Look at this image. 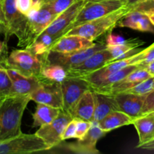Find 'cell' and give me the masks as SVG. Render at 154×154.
Here are the masks:
<instances>
[{"label":"cell","instance_id":"obj_45","mask_svg":"<svg viewBox=\"0 0 154 154\" xmlns=\"http://www.w3.org/2000/svg\"><path fill=\"white\" fill-rule=\"evenodd\" d=\"M50 1H51V0H46V2H45V4H46V3H48V2H50ZM44 5H45V4H44Z\"/></svg>","mask_w":154,"mask_h":154},{"label":"cell","instance_id":"obj_31","mask_svg":"<svg viewBox=\"0 0 154 154\" xmlns=\"http://www.w3.org/2000/svg\"><path fill=\"white\" fill-rule=\"evenodd\" d=\"M154 90V76H150L147 79L144 80L135 87L129 89L125 93H132L138 95H146ZM124 93V92H123Z\"/></svg>","mask_w":154,"mask_h":154},{"label":"cell","instance_id":"obj_43","mask_svg":"<svg viewBox=\"0 0 154 154\" xmlns=\"http://www.w3.org/2000/svg\"><path fill=\"white\" fill-rule=\"evenodd\" d=\"M149 16V17H150V20H151L152 23L154 25V14H147Z\"/></svg>","mask_w":154,"mask_h":154},{"label":"cell","instance_id":"obj_28","mask_svg":"<svg viewBox=\"0 0 154 154\" xmlns=\"http://www.w3.org/2000/svg\"><path fill=\"white\" fill-rule=\"evenodd\" d=\"M13 82L11 79L7 69L0 66V100L11 96Z\"/></svg>","mask_w":154,"mask_h":154},{"label":"cell","instance_id":"obj_44","mask_svg":"<svg viewBox=\"0 0 154 154\" xmlns=\"http://www.w3.org/2000/svg\"><path fill=\"white\" fill-rule=\"evenodd\" d=\"M87 2H97V1H102V0H86Z\"/></svg>","mask_w":154,"mask_h":154},{"label":"cell","instance_id":"obj_11","mask_svg":"<svg viewBox=\"0 0 154 154\" xmlns=\"http://www.w3.org/2000/svg\"><path fill=\"white\" fill-rule=\"evenodd\" d=\"M86 2V0L76 2L67 10L57 16L52 23L45 29V32L57 36L59 38L66 35V33L72 29V24Z\"/></svg>","mask_w":154,"mask_h":154},{"label":"cell","instance_id":"obj_34","mask_svg":"<svg viewBox=\"0 0 154 154\" xmlns=\"http://www.w3.org/2000/svg\"><path fill=\"white\" fill-rule=\"evenodd\" d=\"M154 111V90H152L150 93H147L146 96L145 101H144V105H143L142 110H141V115H145Z\"/></svg>","mask_w":154,"mask_h":154},{"label":"cell","instance_id":"obj_1","mask_svg":"<svg viewBox=\"0 0 154 154\" xmlns=\"http://www.w3.org/2000/svg\"><path fill=\"white\" fill-rule=\"evenodd\" d=\"M30 101V95H12L0 100V141L22 133L21 120Z\"/></svg>","mask_w":154,"mask_h":154},{"label":"cell","instance_id":"obj_7","mask_svg":"<svg viewBox=\"0 0 154 154\" xmlns=\"http://www.w3.org/2000/svg\"><path fill=\"white\" fill-rule=\"evenodd\" d=\"M125 6H127L125 0L87 2L77 16L75 22L72 24V29L85 23L110 14Z\"/></svg>","mask_w":154,"mask_h":154},{"label":"cell","instance_id":"obj_27","mask_svg":"<svg viewBox=\"0 0 154 154\" xmlns=\"http://www.w3.org/2000/svg\"><path fill=\"white\" fill-rule=\"evenodd\" d=\"M67 77L68 71L63 66L45 64L42 69L40 78L44 81L61 83Z\"/></svg>","mask_w":154,"mask_h":154},{"label":"cell","instance_id":"obj_30","mask_svg":"<svg viewBox=\"0 0 154 154\" xmlns=\"http://www.w3.org/2000/svg\"><path fill=\"white\" fill-rule=\"evenodd\" d=\"M79 0H51L45 4L55 16H59Z\"/></svg>","mask_w":154,"mask_h":154},{"label":"cell","instance_id":"obj_36","mask_svg":"<svg viewBox=\"0 0 154 154\" xmlns=\"http://www.w3.org/2000/svg\"><path fill=\"white\" fill-rule=\"evenodd\" d=\"M71 138H76V120L75 118L68 124L62 135L63 141Z\"/></svg>","mask_w":154,"mask_h":154},{"label":"cell","instance_id":"obj_25","mask_svg":"<svg viewBox=\"0 0 154 154\" xmlns=\"http://www.w3.org/2000/svg\"><path fill=\"white\" fill-rule=\"evenodd\" d=\"M133 119L120 111L110 113L103 120L99 122V126L106 132H111L117 128L132 124Z\"/></svg>","mask_w":154,"mask_h":154},{"label":"cell","instance_id":"obj_40","mask_svg":"<svg viewBox=\"0 0 154 154\" xmlns=\"http://www.w3.org/2000/svg\"><path fill=\"white\" fill-rule=\"evenodd\" d=\"M144 69H145L150 73V75L151 76H154V61L147 65V66H145Z\"/></svg>","mask_w":154,"mask_h":154},{"label":"cell","instance_id":"obj_10","mask_svg":"<svg viewBox=\"0 0 154 154\" xmlns=\"http://www.w3.org/2000/svg\"><path fill=\"white\" fill-rule=\"evenodd\" d=\"M74 119L72 114L62 109L59 115L51 123L41 126L35 134L43 138L52 148L62 141V135L69 123Z\"/></svg>","mask_w":154,"mask_h":154},{"label":"cell","instance_id":"obj_14","mask_svg":"<svg viewBox=\"0 0 154 154\" xmlns=\"http://www.w3.org/2000/svg\"><path fill=\"white\" fill-rule=\"evenodd\" d=\"M92 126L82 138L78 139L75 143L67 144L70 151L81 154H99L100 152L96 148L97 141L105 136L108 132L99 126V122L92 120Z\"/></svg>","mask_w":154,"mask_h":154},{"label":"cell","instance_id":"obj_23","mask_svg":"<svg viewBox=\"0 0 154 154\" xmlns=\"http://www.w3.org/2000/svg\"><path fill=\"white\" fill-rule=\"evenodd\" d=\"M95 111V101L93 91L89 90L85 92L77 104L72 114L74 118L81 119L86 121L93 120Z\"/></svg>","mask_w":154,"mask_h":154},{"label":"cell","instance_id":"obj_16","mask_svg":"<svg viewBox=\"0 0 154 154\" xmlns=\"http://www.w3.org/2000/svg\"><path fill=\"white\" fill-rule=\"evenodd\" d=\"M113 96H114L119 111L128 114L132 119L141 115L147 94L138 95L124 92Z\"/></svg>","mask_w":154,"mask_h":154},{"label":"cell","instance_id":"obj_17","mask_svg":"<svg viewBox=\"0 0 154 154\" xmlns=\"http://www.w3.org/2000/svg\"><path fill=\"white\" fill-rule=\"evenodd\" d=\"M151 75L144 68H138L135 71L129 74L127 77L123 78V80L119 82L109 86L105 88L99 89V90H94V91L99 92V93H106L109 95H116L120 93L127 91L129 89L135 87L140 83L147 79Z\"/></svg>","mask_w":154,"mask_h":154},{"label":"cell","instance_id":"obj_21","mask_svg":"<svg viewBox=\"0 0 154 154\" xmlns=\"http://www.w3.org/2000/svg\"><path fill=\"white\" fill-rule=\"evenodd\" d=\"M132 124L138 132L139 142L136 147L154 138V114H148L133 119Z\"/></svg>","mask_w":154,"mask_h":154},{"label":"cell","instance_id":"obj_35","mask_svg":"<svg viewBox=\"0 0 154 154\" xmlns=\"http://www.w3.org/2000/svg\"><path fill=\"white\" fill-rule=\"evenodd\" d=\"M128 40H126L122 36L118 35H114L111 32H109L106 36V47L107 48H111V47L117 46V45H123L125 44Z\"/></svg>","mask_w":154,"mask_h":154},{"label":"cell","instance_id":"obj_42","mask_svg":"<svg viewBox=\"0 0 154 154\" xmlns=\"http://www.w3.org/2000/svg\"><path fill=\"white\" fill-rule=\"evenodd\" d=\"M45 2H46V0H33V3H34L33 5L42 6L44 4H45Z\"/></svg>","mask_w":154,"mask_h":154},{"label":"cell","instance_id":"obj_13","mask_svg":"<svg viewBox=\"0 0 154 154\" xmlns=\"http://www.w3.org/2000/svg\"><path fill=\"white\" fill-rule=\"evenodd\" d=\"M144 52H145V49H143L141 52L138 53L136 55L133 56V57L124 59V60L111 62L101 69H98V70L95 71L92 73L88 74V75L81 77V78H84L86 81H88L92 87L96 83L99 82L104 78L108 77V75L115 73V72H118V71L121 70V69H124L127 66H131V65H139L144 60Z\"/></svg>","mask_w":154,"mask_h":154},{"label":"cell","instance_id":"obj_48","mask_svg":"<svg viewBox=\"0 0 154 154\" xmlns=\"http://www.w3.org/2000/svg\"><path fill=\"white\" fill-rule=\"evenodd\" d=\"M141 2H142V1H141Z\"/></svg>","mask_w":154,"mask_h":154},{"label":"cell","instance_id":"obj_4","mask_svg":"<svg viewBox=\"0 0 154 154\" xmlns=\"http://www.w3.org/2000/svg\"><path fill=\"white\" fill-rule=\"evenodd\" d=\"M45 55H35L29 50L25 48L14 50L8 56L6 63L0 66L6 69H14L25 77L40 78L42 69L45 64Z\"/></svg>","mask_w":154,"mask_h":154},{"label":"cell","instance_id":"obj_38","mask_svg":"<svg viewBox=\"0 0 154 154\" xmlns=\"http://www.w3.org/2000/svg\"><path fill=\"white\" fill-rule=\"evenodd\" d=\"M153 61H154V44L145 48L144 60L139 64V67L144 68Z\"/></svg>","mask_w":154,"mask_h":154},{"label":"cell","instance_id":"obj_3","mask_svg":"<svg viewBox=\"0 0 154 154\" xmlns=\"http://www.w3.org/2000/svg\"><path fill=\"white\" fill-rule=\"evenodd\" d=\"M131 11L128 6L122 8L110 14L85 23L69 30L66 35H77L94 41L107 32H110L118 24L119 21Z\"/></svg>","mask_w":154,"mask_h":154},{"label":"cell","instance_id":"obj_37","mask_svg":"<svg viewBox=\"0 0 154 154\" xmlns=\"http://www.w3.org/2000/svg\"><path fill=\"white\" fill-rule=\"evenodd\" d=\"M17 8L23 14L28 16L29 13L33 7V0H16Z\"/></svg>","mask_w":154,"mask_h":154},{"label":"cell","instance_id":"obj_32","mask_svg":"<svg viewBox=\"0 0 154 154\" xmlns=\"http://www.w3.org/2000/svg\"><path fill=\"white\" fill-rule=\"evenodd\" d=\"M132 10H136L146 14H154V0H143L132 8Z\"/></svg>","mask_w":154,"mask_h":154},{"label":"cell","instance_id":"obj_18","mask_svg":"<svg viewBox=\"0 0 154 154\" xmlns=\"http://www.w3.org/2000/svg\"><path fill=\"white\" fill-rule=\"evenodd\" d=\"M95 45L93 41L77 35L63 36L54 44L51 51L58 53H72L87 49Z\"/></svg>","mask_w":154,"mask_h":154},{"label":"cell","instance_id":"obj_19","mask_svg":"<svg viewBox=\"0 0 154 154\" xmlns=\"http://www.w3.org/2000/svg\"><path fill=\"white\" fill-rule=\"evenodd\" d=\"M117 26L140 32L154 33V25L148 15L136 10L130 11L119 21Z\"/></svg>","mask_w":154,"mask_h":154},{"label":"cell","instance_id":"obj_46","mask_svg":"<svg viewBox=\"0 0 154 154\" xmlns=\"http://www.w3.org/2000/svg\"><path fill=\"white\" fill-rule=\"evenodd\" d=\"M150 114H154V111H153V112H151V113H150Z\"/></svg>","mask_w":154,"mask_h":154},{"label":"cell","instance_id":"obj_41","mask_svg":"<svg viewBox=\"0 0 154 154\" xmlns=\"http://www.w3.org/2000/svg\"><path fill=\"white\" fill-rule=\"evenodd\" d=\"M141 1H143V0H125V2L126 3V5L130 8L131 9H132V8L133 6H135L138 3L141 2Z\"/></svg>","mask_w":154,"mask_h":154},{"label":"cell","instance_id":"obj_33","mask_svg":"<svg viewBox=\"0 0 154 154\" xmlns=\"http://www.w3.org/2000/svg\"><path fill=\"white\" fill-rule=\"evenodd\" d=\"M75 119L76 120V138L80 139L87 133L93 123L92 121H86L78 118Z\"/></svg>","mask_w":154,"mask_h":154},{"label":"cell","instance_id":"obj_2","mask_svg":"<svg viewBox=\"0 0 154 154\" xmlns=\"http://www.w3.org/2000/svg\"><path fill=\"white\" fill-rule=\"evenodd\" d=\"M57 16L45 5H33L27 16L23 30L17 36V46L28 49L52 23Z\"/></svg>","mask_w":154,"mask_h":154},{"label":"cell","instance_id":"obj_20","mask_svg":"<svg viewBox=\"0 0 154 154\" xmlns=\"http://www.w3.org/2000/svg\"><path fill=\"white\" fill-rule=\"evenodd\" d=\"M93 91L95 101V111L93 120L100 122L110 113L119 111L114 96L113 95Z\"/></svg>","mask_w":154,"mask_h":154},{"label":"cell","instance_id":"obj_24","mask_svg":"<svg viewBox=\"0 0 154 154\" xmlns=\"http://www.w3.org/2000/svg\"><path fill=\"white\" fill-rule=\"evenodd\" d=\"M61 110L51 105L37 103L35 111L32 114V127H41L51 123Z\"/></svg>","mask_w":154,"mask_h":154},{"label":"cell","instance_id":"obj_15","mask_svg":"<svg viewBox=\"0 0 154 154\" xmlns=\"http://www.w3.org/2000/svg\"><path fill=\"white\" fill-rule=\"evenodd\" d=\"M111 60V52L108 48H105L95 53L76 67L68 70V76H84L106 66Z\"/></svg>","mask_w":154,"mask_h":154},{"label":"cell","instance_id":"obj_12","mask_svg":"<svg viewBox=\"0 0 154 154\" xmlns=\"http://www.w3.org/2000/svg\"><path fill=\"white\" fill-rule=\"evenodd\" d=\"M31 100L36 103L51 105L63 109V96L61 83L42 81L40 87L30 94Z\"/></svg>","mask_w":154,"mask_h":154},{"label":"cell","instance_id":"obj_29","mask_svg":"<svg viewBox=\"0 0 154 154\" xmlns=\"http://www.w3.org/2000/svg\"><path fill=\"white\" fill-rule=\"evenodd\" d=\"M142 44L143 42H140V41L138 40V39H135V40L130 39V40H128L126 43L123 44V45H117V46L111 47V48H107L109 50L111 56H112V60H111V62H113L115 59H117V57H120V55L123 54L124 53L127 52V51H130L133 48H138V46H140Z\"/></svg>","mask_w":154,"mask_h":154},{"label":"cell","instance_id":"obj_39","mask_svg":"<svg viewBox=\"0 0 154 154\" xmlns=\"http://www.w3.org/2000/svg\"><path fill=\"white\" fill-rule=\"evenodd\" d=\"M137 148H141L143 150H154V138L151 139L150 141H147V142L144 143L142 145L139 146Z\"/></svg>","mask_w":154,"mask_h":154},{"label":"cell","instance_id":"obj_6","mask_svg":"<svg viewBox=\"0 0 154 154\" xmlns=\"http://www.w3.org/2000/svg\"><path fill=\"white\" fill-rule=\"evenodd\" d=\"M0 25L1 32L5 35V40L8 41L10 36L17 37L23 30L27 17L17 9L16 0L0 1Z\"/></svg>","mask_w":154,"mask_h":154},{"label":"cell","instance_id":"obj_9","mask_svg":"<svg viewBox=\"0 0 154 154\" xmlns=\"http://www.w3.org/2000/svg\"><path fill=\"white\" fill-rule=\"evenodd\" d=\"M61 87L63 96V110L72 115L83 95L87 90H92L88 81L81 77L75 76H68L61 82Z\"/></svg>","mask_w":154,"mask_h":154},{"label":"cell","instance_id":"obj_22","mask_svg":"<svg viewBox=\"0 0 154 154\" xmlns=\"http://www.w3.org/2000/svg\"><path fill=\"white\" fill-rule=\"evenodd\" d=\"M11 79L13 82L11 96L32 94L40 87L43 81L38 77H25L20 73Z\"/></svg>","mask_w":154,"mask_h":154},{"label":"cell","instance_id":"obj_26","mask_svg":"<svg viewBox=\"0 0 154 154\" xmlns=\"http://www.w3.org/2000/svg\"><path fill=\"white\" fill-rule=\"evenodd\" d=\"M138 68H140L139 65H131V66H127V67L124 68V69H121V70L118 71L115 73L111 74V75H108V77L104 78L103 80L92 86V90H99V89L105 88V87L113 85V84L119 82L120 81L123 80V78L127 77L129 74L138 69Z\"/></svg>","mask_w":154,"mask_h":154},{"label":"cell","instance_id":"obj_5","mask_svg":"<svg viewBox=\"0 0 154 154\" xmlns=\"http://www.w3.org/2000/svg\"><path fill=\"white\" fill-rule=\"evenodd\" d=\"M52 149L43 138L35 134L20 133L0 141L1 154H29Z\"/></svg>","mask_w":154,"mask_h":154},{"label":"cell","instance_id":"obj_47","mask_svg":"<svg viewBox=\"0 0 154 154\" xmlns=\"http://www.w3.org/2000/svg\"><path fill=\"white\" fill-rule=\"evenodd\" d=\"M0 1H2V0H0Z\"/></svg>","mask_w":154,"mask_h":154},{"label":"cell","instance_id":"obj_8","mask_svg":"<svg viewBox=\"0 0 154 154\" xmlns=\"http://www.w3.org/2000/svg\"><path fill=\"white\" fill-rule=\"evenodd\" d=\"M107 47L104 42H96L90 48L76 52L58 53L50 51L45 55V64L61 66L68 71L81 64L95 53Z\"/></svg>","mask_w":154,"mask_h":154}]
</instances>
